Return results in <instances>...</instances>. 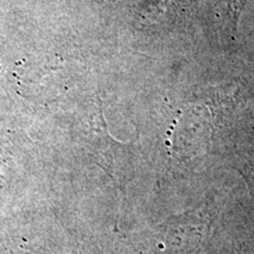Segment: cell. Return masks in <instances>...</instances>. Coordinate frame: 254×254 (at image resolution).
I'll use <instances>...</instances> for the list:
<instances>
[{"label":"cell","mask_w":254,"mask_h":254,"mask_svg":"<svg viewBox=\"0 0 254 254\" xmlns=\"http://www.w3.org/2000/svg\"><path fill=\"white\" fill-rule=\"evenodd\" d=\"M247 1L249 0H224V4L226 6V13L231 19L233 30H237L240 14L245 8Z\"/></svg>","instance_id":"obj_1"}]
</instances>
